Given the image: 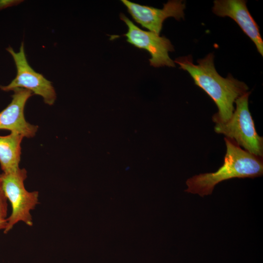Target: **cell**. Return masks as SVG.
Masks as SVG:
<instances>
[{"instance_id": "cell-1", "label": "cell", "mask_w": 263, "mask_h": 263, "mask_svg": "<svg viewBox=\"0 0 263 263\" xmlns=\"http://www.w3.org/2000/svg\"><path fill=\"white\" fill-rule=\"evenodd\" d=\"M214 56L209 53L205 58L193 62L191 55L177 58L174 62L180 68L187 71L195 84L204 91L213 100L218 111L212 116L215 123L225 122L232 116L235 100L248 92L244 82L234 78L231 74L226 78L221 76L216 70Z\"/></svg>"}, {"instance_id": "cell-2", "label": "cell", "mask_w": 263, "mask_h": 263, "mask_svg": "<svg viewBox=\"0 0 263 263\" xmlns=\"http://www.w3.org/2000/svg\"><path fill=\"white\" fill-rule=\"evenodd\" d=\"M224 140L226 152L223 165L214 172L201 173L188 178L185 191L204 197L211 194L215 186L223 181L262 176L263 157L245 150L231 139L225 137Z\"/></svg>"}, {"instance_id": "cell-3", "label": "cell", "mask_w": 263, "mask_h": 263, "mask_svg": "<svg viewBox=\"0 0 263 263\" xmlns=\"http://www.w3.org/2000/svg\"><path fill=\"white\" fill-rule=\"evenodd\" d=\"M250 94L247 92L238 98L231 117L225 122L215 123L214 129L216 132L234 140L245 150L263 157V138L256 132L248 108Z\"/></svg>"}, {"instance_id": "cell-4", "label": "cell", "mask_w": 263, "mask_h": 263, "mask_svg": "<svg viewBox=\"0 0 263 263\" xmlns=\"http://www.w3.org/2000/svg\"><path fill=\"white\" fill-rule=\"evenodd\" d=\"M26 178L25 169L19 168L13 172L0 174L3 191L12 207L11 214L7 218V224L3 230L5 234L19 222L29 226L33 225L31 211L38 203V192H30L26 189L24 182Z\"/></svg>"}, {"instance_id": "cell-5", "label": "cell", "mask_w": 263, "mask_h": 263, "mask_svg": "<svg viewBox=\"0 0 263 263\" xmlns=\"http://www.w3.org/2000/svg\"><path fill=\"white\" fill-rule=\"evenodd\" d=\"M6 50L14 59L17 75L7 85H0V89L5 92L17 88L25 89L34 94L42 96L45 104L53 105L56 98L55 89L50 81L30 66L26 57L23 42H21L18 52H15L10 46L6 48Z\"/></svg>"}, {"instance_id": "cell-6", "label": "cell", "mask_w": 263, "mask_h": 263, "mask_svg": "<svg viewBox=\"0 0 263 263\" xmlns=\"http://www.w3.org/2000/svg\"><path fill=\"white\" fill-rule=\"evenodd\" d=\"M120 18L128 27L127 32L124 35L127 38V41L138 48L148 51L151 56L149 59L151 66L175 67L174 61L169 55V52L174 51L169 39L154 32L141 30L123 14L120 15Z\"/></svg>"}, {"instance_id": "cell-7", "label": "cell", "mask_w": 263, "mask_h": 263, "mask_svg": "<svg viewBox=\"0 0 263 263\" xmlns=\"http://www.w3.org/2000/svg\"><path fill=\"white\" fill-rule=\"evenodd\" d=\"M128 12L137 23L150 31L160 34L165 19L173 17L179 20L184 18L185 3L182 0H169L162 9L142 5L128 0H122Z\"/></svg>"}, {"instance_id": "cell-8", "label": "cell", "mask_w": 263, "mask_h": 263, "mask_svg": "<svg viewBox=\"0 0 263 263\" xmlns=\"http://www.w3.org/2000/svg\"><path fill=\"white\" fill-rule=\"evenodd\" d=\"M13 91L11 102L0 112V129L18 132L24 137H33L38 131V126L26 121L24 110L27 101L34 94L23 88H17Z\"/></svg>"}, {"instance_id": "cell-9", "label": "cell", "mask_w": 263, "mask_h": 263, "mask_svg": "<svg viewBox=\"0 0 263 263\" xmlns=\"http://www.w3.org/2000/svg\"><path fill=\"white\" fill-rule=\"evenodd\" d=\"M246 3V1L244 0H216L214 1L212 11L219 17H228L233 19L254 42L258 52L263 56V41L259 28Z\"/></svg>"}, {"instance_id": "cell-10", "label": "cell", "mask_w": 263, "mask_h": 263, "mask_svg": "<svg viewBox=\"0 0 263 263\" xmlns=\"http://www.w3.org/2000/svg\"><path fill=\"white\" fill-rule=\"evenodd\" d=\"M23 137L16 132L0 136V164L3 173L13 172L19 169L20 145Z\"/></svg>"}, {"instance_id": "cell-11", "label": "cell", "mask_w": 263, "mask_h": 263, "mask_svg": "<svg viewBox=\"0 0 263 263\" xmlns=\"http://www.w3.org/2000/svg\"><path fill=\"white\" fill-rule=\"evenodd\" d=\"M8 211L7 199L3 189L2 182L0 178V219H7Z\"/></svg>"}, {"instance_id": "cell-12", "label": "cell", "mask_w": 263, "mask_h": 263, "mask_svg": "<svg viewBox=\"0 0 263 263\" xmlns=\"http://www.w3.org/2000/svg\"><path fill=\"white\" fill-rule=\"evenodd\" d=\"M21 0H0V11L14 6H17L22 2Z\"/></svg>"}, {"instance_id": "cell-13", "label": "cell", "mask_w": 263, "mask_h": 263, "mask_svg": "<svg viewBox=\"0 0 263 263\" xmlns=\"http://www.w3.org/2000/svg\"><path fill=\"white\" fill-rule=\"evenodd\" d=\"M7 219L5 220H1L0 219V230H4L7 225Z\"/></svg>"}]
</instances>
